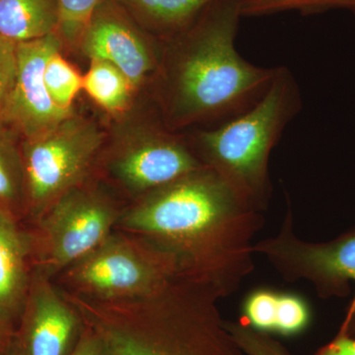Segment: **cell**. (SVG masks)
Returning <instances> with one entry per match:
<instances>
[{"label": "cell", "instance_id": "obj_25", "mask_svg": "<svg viewBox=\"0 0 355 355\" xmlns=\"http://www.w3.org/2000/svg\"><path fill=\"white\" fill-rule=\"evenodd\" d=\"M72 355H109L101 338L85 324Z\"/></svg>", "mask_w": 355, "mask_h": 355}, {"label": "cell", "instance_id": "obj_15", "mask_svg": "<svg viewBox=\"0 0 355 355\" xmlns=\"http://www.w3.org/2000/svg\"><path fill=\"white\" fill-rule=\"evenodd\" d=\"M149 29L172 38L188 29L216 0H116Z\"/></svg>", "mask_w": 355, "mask_h": 355}, {"label": "cell", "instance_id": "obj_21", "mask_svg": "<svg viewBox=\"0 0 355 355\" xmlns=\"http://www.w3.org/2000/svg\"><path fill=\"white\" fill-rule=\"evenodd\" d=\"M311 317L309 305L304 299L293 293H279L275 334L300 335L309 327Z\"/></svg>", "mask_w": 355, "mask_h": 355}, {"label": "cell", "instance_id": "obj_10", "mask_svg": "<svg viewBox=\"0 0 355 355\" xmlns=\"http://www.w3.org/2000/svg\"><path fill=\"white\" fill-rule=\"evenodd\" d=\"M84 326L80 313L53 279L33 270L7 355H72Z\"/></svg>", "mask_w": 355, "mask_h": 355}, {"label": "cell", "instance_id": "obj_17", "mask_svg": "<svg viewBox=\"0 0 355 355\" xmlns=\"http://www.w3.org/2000/svg\"><path fill=\"white\" fill-rule=\"evenodd\" d=\"M25 212L24 173L20 150L0 139V216L23 225Z\"/></svg>", "mask_w": 355, "mask_h": 355}, {"label": "cell", "instance_id": "obj_11", "mask_svg": "<svg viewBox=\"0 0 355 355\" xmlns=\"http://www.w3.org/2000/svg\"><path fill=\"white\" fill-rule=\"evenodd\" d=\"M60 49L62 40L57 33L16 44L17 74L7 107L6 125H13L25 139L53 130L73 114L58 108L51 99L44 84L46 62Z\"/></svg>", "mask_w": 355, "mask_h": 355}, {"label": "cell", "instance_id": "obj_9", "mask_svg": "<svg viewBox=\"0 0 355 355\" xmlns=\"http://www.w3.org/2000/svg\"><path fill=\"white\" fill-rule=\"evenodd\" d=\"M100 164L130 202L203 166L189 139L155 123L101 153Z\"/></svg>", "mask_w": 355, "mask_h": 355}, {"label": "cell", "instance_id": "obj_16", "mask_svg": "<svg viewBox=\"0 0 355 355\" xmlns=\"http://www.w3.org/2000/svg\"><path fill=\"white\" fill-rule=\"evenodd\" d=\"M88 71L83 76V90L105 111L121 113L128 108L133 86L127 76L111 62L90 60Z\"/></svg>", "mask_w": 355, "mask_h": 355}, {"label": "cell", "instance_id": "obj_12", "mask_svg": "<svg viewBox=\"0 0 355 355\" xmlns=\"http://www.w3.org/2000/svg\"><path fill=\"white\" fill-rule=\"evenodd\" d=\"M90 60L111 62L139 88L157 72L162 51L156 48L118 9L100 2L80 40Z\"/></svg>", "mask_w": 355, "mask_h": 355}, {"label": "cell", "instance_id": "obj_1", "mask_svg": "<svg viewBox=\"0 0 355 355\" xmlns=\"http://www.w3.org/2000/svg\"><path fill=\"white\" fill-rule=\"evenodd\" d=\"M261 222V211L202 166L125 205L116 230L141 238L171 258L180 277L225 297L253 270Z\"/></svg>", "mask_w": 355, "mask_h": 355}, {"label": "cell", "instance_id": "obj_27", "mask_svg": "<svg viewBox=\"0 0 355 355\" xmlns=\"http://www.w3.org/2000/svg\"><path fill=\"white\" fill-rule=\"evenodd\" d=\"M0 355H4V354H3V352H2L1 349H0Z\"/></svg>", "mask_w": 355, "mask_h": 355}, {"label": "cell", "instance_id": "obj_24", "mask_svg": "<svg viewBox=\"0 0 355 355\" xmlns=\"http://www.w3.org/2000/svg\"><path fill=\"white\" fill-rule=\"evenodd\" d=\"M17 74L16 44L0 38V128L6 125L7 107Z\"/></svg>", "mask_w": 355, "mask_h": 355}, {"label": "cell", "instance_id": "obj_18", "mask_svg": "<svg viewBox=\"0 0 355 355\" xmlns=\"http://www.w3.org/2000/svg\"><path fill=\"white\" fill-rule=\"evenodd\" d=\"M46 91L53 102L64 111L72 112V104L83 90V76L55 51L46 62L44 72Z\"/></svg>", "mask_w": 355, "mask_h": 355}, {"label": "cell", "instance_id": "obj_6", "mask_svg": "<svg viewBox=\"0 0 355 355\" xmlns=\"http://www.w3.org/2000/svg\"><path fill=\"white\" fill-rule=\"evenodd\" d=\"M180 277L174 261L141 238L114 230L53 279L60 291L95 301L144 297Z\"/></svg>", "mask_w": 355, "mask_h": 355}, {"label": "cell", "instance_id": "obj_13", "mask_svg": "<svg viewBox=\"0 0 355 355\" xmlns=\"http://www.w3.org/2000/svg\"><path fill=\"white\" fill-rule=\"evenodd\" d=\"M32 273L24 227L0 216V349L4 355L19 323Z\"/></svg>", "mask_w": 355, "mask_h": 355}, {"label": "cell", "instance_id": "obj_26", "mask_svg": "<svg viewBox=\"0 0 355 355\" xmlns=\"http://www.w3.org/2000/svg\"><path fill=\"white\" fill-rule=\"evenodd\" d=\"M315 355H355V338L338 334Z\"/></svg>", "mask_w": 355, "mask_h": 355}, {"label": "cell", "instance_id": "obj_5", "mask_svg": "<svg viewBox=\"0 0 355 355\" xmlns=\"http://www.w3.org/2000/svg\"><path fill=\"white\" fill-rule=\"evenodd\" d=\"M123 207L93 178L65 193L40 218L23 225L33 270L55 279L116 230Z\"/></svg>", "mask_w": 355, "mask_h": 355}, {"label": "cell", "instance_id": "obj_19", "mask_svg": "<svg viewBox=\"0 0 355 355\" xmlns=\"http://www.w3.org/2000/svg\"><path fill=\"white\" fill-rule=\"evenodd\" d=\"M338 9L355 14V0H244L242 15L261 17L291 11L311 15Z\"/></svg>", "mask_w": 355, "mask_h": 355}, {"label": "cell", "instance_id": "obj_23", "mask_svg": "<svg viewBox=\"0 0 355 355\" xmlns=\"http://www.w3.org/2000/svg\"><path fill=\"white\" fill-rule=\"evenodd\" d=\"M226 327L245 355H292L270 334L261 333L242 321H225Z\"/></svg>", "mask_w": 355, "mask_h": 355}, {"label": "cell", "instance_id": "obj_2", "mask_svg": "<svg viewBox=\"0 0 355 355\" xmlns=\"http://www.w3.org/2000/svg\"><path fill=\"white\" fill-rule=\"evenodd\" d=\"M244 0H216L162 51L159 101L170 130L221 125L268 92L279 67L252 64L235 46Z\"/></svg>", "mask_w": 355, "mask_h": 355}, {"label": "cell", "instance_id": "obj_20", "mask_svg": "<svg viewBox=\"0 0 355 355\" xmlns=\"http://www.w3.org/2000/svg\"><path fill=\"white\" fill-rule=\"evenodd\" d=\"M279 292L258 289L250 293L243 304L242 321L254 330L275 334Z\"/></svg>", "mask_w": 355, "mask_h": 355}, {"label": "cell", "instance_id": "obj_3", "mask_svg": "<svg viewBox=\"0 0 355 355\" xmlns=\"http://www.w3.org/2000/svg\"><path fill=\"white\" fill-rule=\"evenodd\" d=\"M109 355H245L221 317L220 294L182 277L144 297L95 301L62 291Z\"/></svg>", "mask_w": 355, "mask_h": 355}, {"label": "cell", "instance_id": "obj_7", "mask_svg": "<svg viewBox=\"0 0 355 355\" xmlns=\"http://www.w3.org/2000/svg\"><path fill=\"white\" fill-rule=\"evenodd\" d=\"M106 135L92 121L72 114L53 130L24 139V223L40 218L65 193L93 177Z\"/></svg>", "mask_w": 355, "mask_h": 355}, {"label": "cell", "instance_id": "obj_22", "mask_svg": "<svg viewBox=\"0 0 355 355\" xmlns=\"http://www.w3.org/2000/svg\"><path fill=\"white\" fill-rule=\"evenodd\" d=\"M102 0H58L60 30L69 43H80L89 21Z\"/></svg>", "mask_w": 355, "mask_h": 355}, {"label": "cell", "instance_id": "obj_4", "mask_svg": "<svg viewBox=\"0 0 355 355\" xmlns=\"http://www.w3.org/2000/svg\"><path fill=\"white\" fill-rule=\"evenodd\" d=\"M301 108L300 86L291 70L279 67L268 92L251 109L221 125L198 130L189 141L203 166L261 211L272 191L270 153Z\"/></svg>", "mask_w": 355, "mask_h": 355}, {"label": "cell", "instance_id": "obj_14", "mask_svg": "<svg viewBox=\"0 0 355 355\" xmlns=\"http://www.w3.org/2000/svg\"><path fill=\"white\" fill-rule=\"evenodd\" d=\"M58 0H0V38L25 43L57 33Z\"/></svg>", "mask_w": 355, "mask_h": 355}, {"label": "cell", "instance_id": "obj_8", "mask_svg": "<svg viewBox=\"0 0 355 355\" xmlns=\"http://www.w3.org/2000/svg\"><path fill=\"white\" fill-rule=\"evenodd\" d=\"M253 250L284 279L310 282L322 298L345 297L350 282H355V229L330 242L302 241L294 234L288 211L279 235L254 245ZM338 334L355 338V295Z\"/></svg>", "mask_w": 355, "mask_h": 355}]
</instances>
